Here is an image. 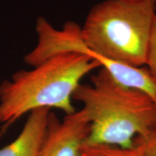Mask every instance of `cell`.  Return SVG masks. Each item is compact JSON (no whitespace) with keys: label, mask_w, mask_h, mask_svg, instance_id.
<instances>
[{"label":"cell","mask_w":156,"mask_h":156,"mask_svg":"<svg viewBox=\"0 0 156 156\" xmlns=\"http://www.w3.org/2000/svg\"><path fill=\"white\" fill-rule=\"evenodd\" d=\"M146 66L153 81L156 84V17L154 20L148 46Z\"/></svg>","instance_id":"7"},{"label":"cell","mask_w":156,"mask_h":156,"mask_svg":"<svg viewBox=\"0 0 156 156\" xmlns=\"http://www.w3.org/2000/svg\"><path fill=\"white\" fill-rule=\"evenodd\" d=\"M1 136H2V132H0V138H1Z\"/></svg>","instance_id":"10"},{"label":"cell","mask_w":156,"mask_h":156,"mask_svg":"<svg viewBox=\"0 0 156 156\" xmlns=\"http://www.w3.org/2000/svg\"><path fill=\"white\" fill-rule=\"evenodd\" d=\"M50 112L48 108L30 112L18 136L0 149V156H38L47 131Z\"/></svg>","instance_id":"5"},{"label":"cell","mask_w":156,"mask_h":156,"mask_svg":"<svg viewBox=\"0 0 156 156\" xmlns=\"http://www.w3.org/2000/svg\"><path fill=\"white\" fill-rule=\"evenodd\" d=\"M80 156H143V152L140 145L134 141L132 147L106 144L83 145Z\"/></svg>","instance_id":"6"},{"label":"cell","mask_w":156,"mask_h":156,"mask_svg":"<svg viewBox=\"0 0 156 156\" xmlns=\"http://www.w3.org/2000/svg\"><path fill=\"white\" fill-rule=\"evenodd\" d=\"M99 62L86 54L62 52L30 70H20L0 84V124L4 131L28 112L55 108L67 115L75 112L72 99L82 78Z\"/></svg>","instance_id":"3"},{"label":"cell","mask_w":156,"mask_h":156,"mask_svg":"<svg viewBox=\"0 0 156 156\" xmlns=\"http://www.w3.org/2000/svg\"><path fill=\"white\" fill-rule=\"evenodd\" d=\"M73 99L83 103L90 120L84 145L106 144L132 147L137 136L156 130V102L139 89L117 82L103 67L80 84Z\"/></svg>","instance_id":"2"},{"label":"cell","mask_w":156,"mask_h":156,"mask_svg":"<svg viewBox=\"0 0 156 156\" xmlns=\"http://www.w3.org/2000/svg\"><path fill=\"white\" fill-rule=\"evenodd\" d=\"M134 141L142 147L143 156H156V130L144 136H137Z\"/></svg>","instance_id":"8"},{"label":"cell","mask_w":156,"mask_h":156,"mask_svg":"<svg viewBox=\"0 0 156 156\" xmlns=\"http://www.w3.org/2000/svg\"><path fill=\"white\" fill-rule=\"evenodd\" d=\"M128 1H140V0H128Z\"/></svg>","instance_id":"9"},{"label":"cell","mask_w":156,"mask_h":156,"mask_svg":"<svg viewBox=\"0 0 156 156\" xmlns=\"http://www.w3.org/2000/svg\"><path fill=\"white\" fill-rule=\"evenodd\" d=\"M90 124L83 108L67 115L62 121L50 112L47 131L38 156H80Z\"/></svg>","instance_id":"4"},{"label":"cell","mask_w":156,"mask_h":156,"mask_svg":"<svg viewBox=\"0 0 156 156\" xmlns=\"http://www.w3.org/2000/svg\"><path fill=\"white\" fill-rule=\"evenodd\" d=\"M156 0H105L90 10L81 38L117 82L156 98L146 65Z\"/></svg>","instance_id":"1"}]
</instances>
